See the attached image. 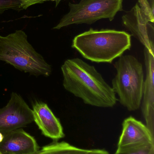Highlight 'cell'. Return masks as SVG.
<instances>
[{
  "label": "cell",
  "instance_id": "obj_1",
  "mask_svg": "<svg viewBox=\"0 0 154 154\" xmlns=\"http://www.w3.org/2000/svg\"><path fill=\"white\" fill-rule=\"evenodd\" d=\"M61 70L64 88L85 104L102 108L115 106V93L94 66L76 58L65 60Z\"/></svg>",
  "mask_w": 154,
  "mask_h": 154
},
{
  "label": "cell",
  "instance_id": "obj_2",
  "mask_svg": "<svg viewBox=\"0 0 154 154\" xmlns=\"http://www.w3.org/2000/svg\"><path fill=\"white\" fill-rule=\"evenodd\" d=\"M131 47V35L126 32L92 29L76 36L71 46L84 58L98 63H111Z\"/></svg>",
  "mask_w": 154,
  "mask_h": 154
},
{
  "label": "cell",
  "instance_id": "obj_3",
  "mask_svg": "<svg viewBox=\"0 0 154 154\" xmlns=\"http://www.w3.org/2000/svg\"><path fill=\"white\" fill-rule=\"evenodd\" d=\"M0 60L35 76H49L52 72L51 66L35 50L22 30L0 35Z\"/></svg>",
  "mask_w": 154,
  "mask_h": 154
},
{
  "label": "cell",
  "instance_id": "obj_4",
  "mask_svg": "<svg viewBox=\"0 0 154 154\" xmlns=\"http://www.w3.org/2000/svg\"><path fill=\"white\" fill-rule=\"evenodd\" d=\"M117 74L112 80V88L121 105L129 111L139 109L144 83L143 65L132 55L121 56L114 65Z\"/></svg>",
  "mask_w": 154,
  "mask_h": 154
},
{
  "label": "cell",
  "instance_id": "obj_5",
  "mask_svg": "<svg viewBox=\"0 0 154 154\" xmlns=\"http://www.w3.org/2000/svg\"><path fill=\"white\" fill-rule=\"evenodd\" d=\"M124 0H80L78 3L69 4V11L53 28L60 29L73 24H92L99 20L111 21L117 14L123 10Z\"/></svg>",
  "mask_w": 154,
  "mask_h": 154
},
{
  "label": "cell",
  "instance_id": "obj_6",
  "mask_svg": "<svg viewBox=\"0 0 154 154\" xmlns=\"http://www.w3.org/2000/svg\"><path fill=\"white\" fill-rule=\"evenodd\" d=\"M33 121L32 109L19 94L12 92L7 105L0 109V133L5 134Z\"/></svg>",
  "mask_w": 154,
  "mask_h": 154
},
{
  "label": "cell",
  "instance_id": "obj_7",
  "mask_svg": "<svg viewBox=\"0 0 154 154\" xmlns=\"http://www.w3.org/2000/svg\"><path fill=\"white\" fill-rule=\"evenodd\" d=\"M124 26L147 49L154 51V23L144 14L138 3L122 17Z\"/></svg>",
  "mask_w": 154,
  "mask_h": 154
},
{
  "label": "cell",
  "instance_id": "obj_8",
  "mask_svg": "<svg viewBox=\"0 0 154 154\" xmlns=\"http://www.w3.org/2000/svg\"><path fill=\"white\" fill-rule=\"evenodd\" d=\"M146 77L144 83L142 110L146 126L154 136V51L144 48Z\"/></svg>",
  "mask_w": 154,
  "mask_h": 154
},
{
  "label": "cell",
  "instance_id": "obj_9",
  "mask_svg": "<svg viewBox=\"0 0 154 154\" xmlns=\"http://www.w3.org/2000/svg\"><path fill=\"white\" fill-rule=\"evenodd\" d=\"M117 150L147 144H154V136L147 127L132 116L124 119Z\"/></svg>",
  "mask_w": 154,
  "mask_h": 154
},
{
  "label": "cell",
  "instance_id": "obj_10",
  "mask_svg": "<svg viewBox=\"0 0 154 154\" xmlns=\"http://www.w3.org/2000/svg\"><path fill=\"white\" fill-rule=\"evenodd\" d=\"M39 149L35 138L22 128L5 134L0 143L3 154H33Z\"/></svg>",
  "mask_w": 154,
  "mask_h": 154
},
{
  "label": "cell",
  "instance_id": "obj_11",
  "mask_svg": "<svg viewBox=\"0 0 154 154\" xmlns=\"http://www.w3.org/2000/svg\"><path fill=\"white\" fill-rule=\"evenodd\" d=\"M33 120L43 135L54 140L65 136L59 120L46 103L36 101L32 106Z\"/></svg>",
  "mask_w": 154,
  "mask_h": 154
},
{
  "label": "cell",
  "instance_id": "obj_12",
  "mask_svg": "<svg viewBox=\"0 0 154 154\" xmlns=\"http://www.w3.org/2000/svg\"><path fill=\"white\" fill-rule=\"evenodd\" d=\"M86 150L73 146L65 142H56L43 146L33 154H80Z\"/></svg>",
  "mask_w": 154,
  "mask_h": 154
},
{
  "label": "cell",
  "instance_id": "obj_13",
  "mask_svg": "<svg viewBox=\"0 0 154 154\" xmlns=\"http://www.w3.org/2000/svg\"><path fill=\"white\" fill-rule=\"evenodd\" d=\"M115 154H154V144H147L117 150Z\"/></svg>",
  "mask_w": 154,
  "mask_h": 154
},
{
  "label": "cell",
  "instance_id": "obj_14",
  "mask_svg": "<svg viewBox=\"0 0 154 154\" xmlns=\"http://www.w3.org/2000/svg\"><path fill=\"white\" fill-rule=\"evenodd\" d=\"M138 5L150 22H154V0H138Z\"/></svg>",
  "mask_w": 154,
  "mask_h": 154
},
{
  "label": "cell",
  "instance_id": "obj_15",
  "mask_svg": "<svg viewBox=\"0 0 154 154\" xmlns=\"http://www.w3.org/2000/svg\"><path fill=\"white\" fill-rule=\"evenodd\" d=\"M20 0H0V14L9 10H22Z\"/></svg>",
  "mask_w": 154,
  "mask_h": 154
},
{
  "label": "cell",
  "instance_id": "obj_16",
  "mask_svg": "<svg viewBox=\"0 0 154 154\" xmlns=\"http://www.w3.org/2000/svg\"><path fill=\"white\" fill-rule=\"evenodd\" d=\"M80 154H109V153L105 150L94 149V150H86L85 152Z\"/></svg>",
  "mask_w": 154,
  "mask_h": 154
},
{
  "label": "cell",
  "instance_id": "obj_17",
  "mask_svg": "<svg viewBox=\"0 0 154 154\" xmlns=\"http://www.w3.org/2000/svg\"><path fill=\"white\" fill-rule=\"evenodd\" d=\"M4 138V134H3L2 133H0V143L2 141L3 139Z\"/></svg>",
  "mask_w": 154,
  "mask_h": 154
},
{
  "label": "cell",
  "instance_id": "obj_18",
  "mask_svg": "<svg viewBox=\"0 0 154 154\" xmlns=\"http://www.w3.org/2000/svg\"><path fill=\"white\" fill-rule=\"evenodd\" d=\"M0 154H2V153H0Z\"/></svg>",
  "mask_w": 154,
  "mask_h": 154
}]
</instances>
